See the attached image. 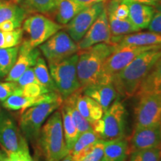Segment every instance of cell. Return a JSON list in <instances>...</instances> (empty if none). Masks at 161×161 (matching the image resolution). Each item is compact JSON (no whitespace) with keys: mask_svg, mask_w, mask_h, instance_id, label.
I'll list each match as a JSON object with an SVG mask.
<instances>
[{"mask_svg":"<svg viewBox=\"0 0 161 161\" xmlns=\"http://www.w3.org/2000/svg\"><path fill=\"white\" fill-rule=\"evenodd\" d=\"M32 146L35 161H60L69 154L59 109L52 113L43 125Z\"/></svg>","mask_w":161,"mask_h":161,"instance_id":"cell-1","label":"cell"},{"mask_svg":"<svg viewBox=\"0 0 161 161\" xmlns=\"http://www.w3.org/2000/svg\"><path fill=\"white\" fill-rule=\"evenodd\" d=\"M160 56L161 49H151L142 52L114 75L112 83L119 97L130 98L136 96L145 78Z\"/></svg>","mask_w":161,"mask_h":161,"instance_id":"cell-2","label":"cell"},{"mask_svg":"<svg viewBox=\"0 0 161 161\" xmlns=\"http://www.w3.org/2000/svg\"><path fill=\"white\" fill-rule=\"evenodd\" d=\"M115 49L114 45L102 43L78 52L77 75L82 88L98 83L104 61Z\"/></svg>","mask_w":161,"mask_h":161,"instance_id":"cell-3","label":"cell"},{"mask_svg":"<svg viewBox=\"0 0 161 161\" xmlns=\"http://www.w3.org/2000/svg\"><path fill=\"white\" fill-rule=\"evenodd\" d=\"M0 146L8 158L31 157L27 139L5 111H0Z\"/></svg>","mask_w":161,"mask_h":161,"instance_id":"cell-4","label":"cell"},{"mask_svg":"<svg viewBox=\"0 0 161 161\" xmlns=\"http://www.w3.org/2000/svg\"><path fill=\"white\" fill-rule=\"evenodd\" d=\"M126 116L124 104L116 99L104 112L102 118L92 124V130L104 141L126 137Z\"/></svg>","mask_w":161,"mask_h":161,"instance_id":"cell-5","label":"cell"},{"mask_svg":"<svg viewBox=\"0 0 161 161\" xmlns=\"http://www.w3.org/2000/svg\"><path fill=\"white\" fill-rule=\"evenodd\" d=\"M64 99L46 102L30 107L21 112L19 127L24 136L31 144L37 139L40 128L48 117L63 103Z\"/></svg>","mask_w":161,"mask_h":161,"instance_id":"cell-6","label":"cell"},{"mask_svg":"<svg viewBox=\"0 0 161 161\" xmlns=\"http://www.w3.org/2000/svg\"><path fill=\"white\" fill-rule=\"evenodd\" d=\"M22 25L23 32L27 35V38L23 40L22 43L31 49L37 48L45 43L64 28V25L39 14L26 17Z\"/></svg>","mask_w":161,"mask_h":161,"instance_id":"cell-7","label":"cell"},{"mask_svg":"<svg viewBox=\"0 0 161 161\" xmlns=\"http://www.w3.org/2000/svg\"><path fill=\"white\" fill-rule=\"evenodd\" d=\"M151 49H161L148 46H125L116 47L104 61L98 83L112 82L114 75L122 71L133 60L142 52Z\"/></svg>","mask_w":161,"mask_h":161,"instance_id":"cell-8","label":"cell"},{"mask_svg":"<svg viewBox=\"0 0 161 161\" xmlns=\"http://www.w3.org/2000/svg\"><path fill=\"white\" fill-rule=\"evenodd\" d=\"M39 49L49 64L65 59L79 51L78 43L63 30H60L39 46Z\"/></svg>","mask_w":161,"mask_h":161,"instance_id":"cell-9","label":"cell"},{"mask_svg":"<svg viewBox=\"0 0 161 161\" xmlns=\"http://www.w3.org/2000/svg\"><path fill=\"white\" fill-rule=\"evenodd\" d=\"M134 128L160 125L161 95L148 94L139 96V102L134 110Z\"/></svg>","mask_w":161,"mask_h":161,"instance_id":"cell-10","label":"cell"},{"mask_svg":"<svg viewBox=\"0 0 161 161\" xmlns=\"http://www.w3.org/2000/svg\"><path fill=\"white\" fill-rule=\"evenodd\" d=\"M104 3H98L86 6L69 23L66 24V32L72 40L78 43L103 11Z\"/></svg>","mask_w":161,"mask_h":161,"instance_id":"cell-11","label":"cell"},{"mask_svg":"<svg viewBox=\"0 0 161 161\" xmlns=\"http://www.w3.org/2000/svg\"><path fill=\"white\" fill-rule=\"evenodd\" d=\"M112 35L110 31L109 21H108V14L106 8H104L97 19L95 20L92 25L78 43V49H85L98 43L110 44Z\"/></svg>","mask_w":161,"mask_h":161,"instance_id":"cell-12","label":"cell"},{"mask_svg":"<svg viewBox=\"0 0 161 161\" xmlns=\"http://www.w3.org/2000/svg\"><path fill=\"white\" fill-rule=\"evenodd\" d=\"M129 152L161 146V125L134 128L128 138Z\"/></svg>","mask_w":161,"mask_h":161,"instance_id":"cell-13","label":"cell"},{"mask_svg":"<svg viewBox=\"0 0 161 161\" xmlns=\"http://www.w3.org/2000/svg\"><path fill=\"white\" fill-rule=\"evenodd\" d=\"M40 56V49L37 48L31 49L25 44L21 43L17 60L8 74L5 76V80L6 81H17L26 70L35 65Z\"/></svg>","mask_w":161,"mask_h":161,"instance_id":"cell-14","label":"cell"},{"mask_svg":"<svg viewBox=\"0 0 161 161\" xmlns=\"http://www.w3.org/2000/svg\"><path fill=\"white\" fill-rule=\"evenodd\" d=\"M110 44L116 48L125 46H136L161 49V35L152 31H137L129 35L112 37Z\"/></svg>","mask_w":161,"mask_h":161,"instance_id":"cell-15","label":"cell"},{"mask_svg":"<svg viewBox=\"0 0 161 161\" xmlns=\"http://www.w3.org/2000/svg\"><path fill=\"white\" fill-rule=\"evenodd\" d=\"M81 90L84 94L95 100L104 112L119 98L118 92L112 82L90 84L81 88Z\"/></svg>","mask_w":161,"mask_h":161,"instance_id":"cell-16","label":"cell"},{"mask_svg":"<svg viewBox=\"0 0 161 161\" xmlns=\"http://www.w3.org/2000/svg\"><path fill=\"white\" fill-rule=\"evenodd\" d=\"M71 96L77 110L91 124L103 116L104 110L102 107L95 100L84 94L81 89L74 92Z\"/></svg>","mask_w":161,"mask_h":161,"instance_id":"cell-17","label":"cell"},{"mask_svg":"<svg viewBox=\"0 0 161 161\" xmlns=\"http://www.w3.org/2000/svg\"><path fill=\"white\" fill-rule=\"evenodd\" d=\"M78 59L77 52L60 61L49 63V72L54 82L58 80H78L77 75Z\"/></svg>","mask_w":161,"mask_h":161,"instance_id":"cell-18","label":"cell"},{"mask_svg":"<svg viewBox=\"0 0 161 161\" xmlns=\"http://www.w3.org/2000/svg\"><path fill=\"white\" fill-rule=\"evenodd\" d=\"M127 4L128 7L129 19L134 25L139 29H148L155 9L153 6L145 5L140 3L130 1V0H121Z\"/></svg>","mask_w":161,"mask_h":161,"instance_id":"cell-19","label":"cell"},{"mask_svg":"<svg viewBox=\"0 0 161 161\" xmlns=\"http://www.w3.org/2000/svg\"><path fill=\"white\" fill-rule=\"evenodd\" d=\"M129 154V144L127 137L104 141L102 161H125Z\"/></svg>","mask_w":161,"mask_h":161,"instance_id":"cell-20","label":"cell"},{"mask_svg":"<svg viewBox=\"0 0 161 161\" xmlns=\"http://www.w3.org/2000/svg\"><path fill=\"white\" fill-rule=\"evenodd\" d=\"M148 94L161 95V56L145 78L136 96Z\"/></svg>","mask_w":161,"mask_h":161,"instance_id":"cell-21","label":"cell"},{"mask_svg":"<svg viewBox=\"0 0 161 161\" xmlns=\"http://www.w3.org/2000/svg\"><path fill=\"white\" fill-rule=\"evenodd\" d=\"M85 7L76 0H58L55 11L57 23L66 25Z\"/></svg>","mask_w":161,"mask_h":161,"instance_id":"cell-22","label":"cell"},{"mask_svg":"<svg viewBox=\"0 0 161 161\" xmlns=\"http://www.w3.org/2000/svg\"><path fill=\"white\" fill-rule=\"evenodd\" d=\"M59 110L61 114L64 139L68 149L70 151L79 136V132L75 121L72 118L69 106L63 102Z\"/></svg>","mask_w":161,"mask_h":161,"instance_id":"cell-23","label":"cell"},{"mask_svg":"<svg viewBox=\"0 0 161 161\" xmlns=\"http://www.w3.org/2000/svg\"><path fill=\"white\" fill-rule=\"evenodd\" d=\"M108 17L112 37L129 35V34L135 33L140 31V29H139L132 23L129 18L121 19V18L116 17L114 15L108 14Z\"/></svg>","mask_w":161,"mask_h":161,"instance_id":"cell-24","label":"cell"},{"mask_svg":"<svg viewBox=\"0 0 161 161\" xmlns=\"http://www.w3.org/2000/svg\"><path fill=\"white\" fill-rule=\"evenodd\" d=\"M27 17V11L14 1L0 0V24L11 19H23Z\"/></svg>","mask_w":161,"mask_h":161,"instance_id":"cell-25","label":"cell"},{"mask_svg":"<svg viewBox=\"0 0 161 161\" xmlns=\"http://www.w3.org/2000/svg\"><path fill=\"white\" fill-rule=\"evenodd\" d=\"M33 69L36 78L42 85L45 86L49 92H57L55 84L50 75L49 68L43 58L40 56L37 58Z\"/></svg>","mask_w":161,"mask_h":161,"instance_id":"cell-26","label":"cell"},{"mask_svg":"<svg viewBox=\"0 0 161 161\" xmlns=\"http://www.w3.org/2000/svg\"><path fill=\"white\" fill-rule=\"evenodd\" d=\"M58 0H16L26 11L47 14L55 11Z\"/></svg>","mask_w":161,"mask_h":161,"instance_id":"cell-27","label":"cell"},{"mask_svg":"<svg viewBox=\"0 0 161 161\" xmlns=\"http://www.w3.org/2000/svg\"><path fill=\"white\" fill-rule=\"evenodd\" d=\"M104 140H100L78 154L72 155L73 161H102L104 154Z\"/></svg>","mask_w":161,"mask_h":161,"instance_id":"cell-28","label":"cell"},{"mask_svg":"<svg viewBox=\"0 0 161 161\" xmlns=\"http://www.w3.org/2000/svg\"><path fill=\"white\" fill-rule=\"evenodd\" d=\"M19 46L0 49V78L5 77L12 69L19 54Z\"/></svg>","mask_w":161,"mask_h":161,"instance_id":"cell-29","label":"cell"},{"mask_svg":"<svg viewBox=\"0 0 161 161\" xmlns=\"http://www.w3.org/2000/svg\"><path fill=\"white\" fill-rule=\"evenodd\" d=\"M99 140V136L93 130H86V131L79 134L77 140L75 141V144L73 145L69 152L72 155H75L89 146L96 143Z\"/></svg>","mask_w":161,"mask_h":161,"instance_id":"cell-30","label":"cell"},{"mask_svg":"<svg viewBox=\"0 0 161 161\" xmlns=\"http://www.w3.org/2000/svg\"><path fill=\"white\" fill-rule=\"evenodd\" d=\"M23 40V30L19 28L13 31H0V49L18 46Z\"/></svg>","mask_w":161,"mask_h":161,"instance_id":"cell-31","label":"cell"},{"mask_svg":"<svg viewBox=\"0 0 161 161\" xmlns=\"http://www.w3.org/2000/svg\"><path fill=\"white\" fill-rule=\"evenodd\" d=\"M63 102L69 106L72 118H73L74 121H75L76 126H77L78 128V132H79V134L83 132L86 131V130L92 129V124L88 122L85 118L83 117V116H82L79 113V111L77 110V108H76V107L75 105V103H74V101L72 99L71 96H68L67 98L64 99Z\"/></svg>","mask_w":161,"mask_h":161,"instance_id":"cell-32","label":"cell"},{"mask_svg":"<svg viewBox=\"0 0 161 161\" xmlns=\"http://www.w3.org/2000/svg\"><path fill=\"white\" fill-rule=\"evenodd\" d=\"M161 146L135 151L129 154L128 161H160Z\"/></svg>","mask_w":161,"mask_h":161,"instance_id":"cell-33","label":"cell"},{"mask_svg":"<svg viewBox=\"0 0 161 161\" xmlns=\"http://www.w3.org/2000/svg\"><path fill=\"white\" fill-rule=\"evenodd\" d=\"M45 86L40 83H31L26 84L23 86H20L19 93L25 97H37L42 94L49 92Z\"/></svg>","mask_w":161,"mask_h":161,"instance_id":"cell-34","label":"cell"},{"mask_svg":"<svg viewBox=\"0 0 161 161\" xmlns=\"http://www.w3.org/2000/svg\"><path fill=\"white\" fill-rule=\"evenodd\" d=\"M19 89V86L16 82L0 81V102H3L13 94L17 93Z\"/></svg>","mask_w":161,"mask_h":161,"instance_id":"cell-35","label":"cell"},{"mask_svg":"<svg viewBox=\"0 0 161 161\" xmlns=\"http://www.w3.org/2000/svg\"><path fill=\"white\" fill-rule=\"evenodd\" d=\"M16 83L19 86H23L26 84L31 83H40V82L38 81L37 78H36L33 67H31L29 69L26 70L23 75L20 76V78L16 81Z\"/></svg>","mask_w":161,"mask_h":161,"instance_id":"cell-36","label":"cell"},{"mask_svg":"<svg viewBox=\"0 0 161 161\" xmlns=\"http://www.w3.org/2000/svg\"><path fill=\"white\" fill-rule=\"evenodd\" d=\"M24 20L25 19H19V18L6 20L0 24V31H10L21 28Z\"/></svg>","mask_w":161,"mask_h":161,"instance_id":"cell-37","label":"cell"},{"mask_svg":"<svg viewBox=\"0 0 161 161\" xmlns=\"http://www.w3.org/2000/svg\"><path fill=\"white\" fill-rule=\"evenodd\" d=\"M148 29L149 31L155 32L161 35V10L154 12L152 20H151Z\"/></svg>","mask_w":161,"mask_h":161,"instance_id":"cell-38","label":"cell"},{"mask_svg":"<svg viewBox=\"0 0 161 161\" xmlns=\"http://www.w3.org/2000/svg\"><path fill=\"white\" fill-rule=\"evenodd\" d=\"M130 1L140 3L145 5H148L151 6H158L161 4V0H130Z\"/></svg>","mask_w":161,"mask_h":161,"instance_id":"cell-39","label":"cell"},{"mask_svg":"<svg viewBox=\"0 0 161 161\" xmlns=\"http://www.w3.org/2000/svg\"><path fill=\"white\" fill-rule=\"evenodd\" d=\"M76 1L84 6H89L98 3H105L108 0H76Z\"/></svg>","mask_w":161,"mask_h":161,"instance_id":"cell-40","label":"cell"},{"mask_svg":"<svg viewBox=\"0 0 161 161\" xmlns=\"http://www.w3.org/2000/svg\"><path fill=\"white\" fill-rule=\"evenodd\" d=\"M9 161H35L34 159L31 158H23V157H19V158H9Z\"/></svg>","mask_w":161,"mask_h":161,"instance_id":"cell-41","label":"cell"},{"mask_svg":"<svg viewBox=\"0 0 161 161\" xmlns=\"http://www.w3.org/2000/svg\"><path fill=\"white\" fill-rule=\"evenodd\" d=\"M0 161H9L8 157L6 155L5 153H3L0 149Z\"/></svg>","mask_w":161,"mask_h":161,"instance_id":"cell-42","label":"cell"},{"mask_svg":"<svg viewBox=\"0 0 161 161\" xmlns=\"http://www.w3.org/2000/svg\"><path fill=\"white\" fill-rule=\"evenodd\" d=\"M61 161H73V158H72L71 153L69 152L67 155L64 157V158L61 160Z\"/></svg>","mask_w":161,"mask_h":161,"instance_id":"cell-43","label":"cell"},{"mask_svg":"<svg viewBox=\"0 0 161 161\" xmlns=\"http://www.w3.org/2000/svg\"><path fill=\"white\" fill-rule=\"evenodd\" d=\"M160 161H161V158H160Z\"/></svg>","mask_w":161,"mask_h":161,"instance_id":"cell-44","label":"cell"},{"mask_svg":"<svg viewBox=\"0 0 161 161\" xmlns=\"http://www.w3.org/2000/svg\"><path fill=\"white\" fill-rule=\"evenodd\" d=\"M160 125H161V122H160Z\"/></svg>","mask_w":161,"mask_h":161,"instance_id":"cell-45","label":"cell"},{"mask_svg":"<svg viewBox=\"0 0 161 161\" xmlns=\"http://www.w3.org/2000/svg\"><path fill=\"white\" fill-rule=\"evenodd\" d=\"M0 111H1V110H0Z\"/></svg>","mask_w":161,"mask_h":161,"instance_id":"cell-46","label":"cell"}]
</instances>
